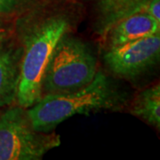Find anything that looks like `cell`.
Masks as SVG:
<instances>
[{
  "label": "cell",
  "instance_id": "cell-1",
  "mask_svg": "<svg viewBox=\"0 0 160 160\" xmlns=\"http://www.w3.org/2000/svg\"><path fill=\"white\" fill-rule=\"evenodd\" d=\"M78 21V9L49 0L40 1L16 17L13 31L22 50L17 105L29 109L41 99L47 62L59 40L73 31Z\"/></svg>",
  "mask_w": 160,
  "mask_h": 160
},
{
  "label": "cell",
  "instance_id": "cell-2",
  "mask_svg": "<svg viewBox=\"0 0 160 160\" xmlns=\"http://www.w3.org/2000/svg\"><path fill=\"white\" fill-rule=\"evenodd\" d=\"M130 101L127 92L98 70L93 80L85 87L68 93L44 95L28 112L36 130L49 132L73 116L118 112L128 107Z\"/></svg>",
  "mask_w": 160,
  "mask_h": 160
},
{
  "label": "cell",
  "instance_id": "cell-3",
  "mask_svg": "<svg viewBox=\"0 0 160 160\" xmlns=\"http://www.w3.org/2000/svg\"><path fill=\"white\" fill-rule=\"evenodd\" d=\"M97 57L90 46L73 34L63 35L52 52L41 83L42 96L79 90L97 73Z\"/></svg>",
  "mask_w": 160,
  "mask_h": 160
},
{
  "label": "cell",
  "instance_id": "cell-4",
  "mask_svg": "<svg viewBox=\"0 0 160 160\" xmlns=\"http://www.w3.org/2000/svg\"><path fill=\"white\" fill-rule=\"evenodd\" d=\"M60 145L56 132L35 129L26 108L16 104L0 116V160L42 159Z\"/></svg>",
  "mask_w": 160,
  "mask_h": 160
},
{
  "label": "cell",
  "instance_id": "cell-5",
  "mask_svg": "<svg viewBox=\"0 0 160 160\" xmlns=\"http://www.w3.org/2000/svg\"><path fill=\"white\" fill-rule=\"evenodd\" d=\"M160 58V33L125 45L105 48L103 61L113 76L135 81L155 68Z\"/></svg>",
  "mask_w": 160,
  "mask_h": 160
},
{
  "label": "cell",
  "instance_id": "cell-6",
  "mask_svg": "<svg viewBox=\"0 0 160 160\" xmlns=\"http://www.w3.org/2000/svg\"><path fill=\"white\" fill-rule=\"evenodd\" d=\"M160 33V23L146 12L141 11L115 23L104 36L105 48L125 45Z\"/></svg>",
  "mask_w": 160,
  "mask_h": 160
},
{
  "label": "cell",
  "instance_id": "cell-7",
  "mask_svg": "<svg viewBox=\"0 0 160 160\" xmlns=\"http://www.w3.org/2000/svg\"><path fill=\"white\" fill-rule=\"evenodd\" d=\"M0 47V109L16 103L22 50L15 40Z\"/></svg>",
  "mask_w": 160,
  "mask_h": 160
},
{
  "label": "cell",
  "instance_id": "cell-8",
  "mask_svg": "<svg viewBox=\"0 0 160 160\" xmlns=\"http://www.w3.org/2000/svg\"><path fill=\"white\" fill-rule=\"evenodd\" d=\"M94 12L93 29L104 38L115 23L137 12H145L149 0H90Z\"/></svg>",
  "mask_w": 160,
  "mask_h": 160
},
{
  "label": "cell",
  "instance_id": "cell-9",
  "mask_svg": "<svg viewBox=\"0 0 160 160\" xmlns=\"http://www.w3.org/2000/svg\"><path fill=\"white\" fill-rule=\"evenodd\" d=\"M129 113L153 126L160 128V86L148 87L138 92L128 104Z\"/></svg>",
  "mask_w": 160,
  "mask_h": 160
},
{
  "label": "cell",
  "instance_id": "cell-10",
  "mask_svg": "<svg viewBox=\"0 0 160 160\" xmlns=\"http://www.w3.org/2000/svg\"><path fill=\"white\" fill-rule=\"evenodd\" d=\"M42 0H0V17H17Z\"/></svg>",
  "mask_w": 160,
  "mask_h": 160
},
{
  "label": "cell",
  "instance_id": "cell-11",
  "mask_svg": "<svg viewBox=\"0 0 160 160\" xmlns=\"http://www.w3.org/2000/svg\"><path fill=\"white\" fill-rule=\"evenodd\" d=\"M145 12L160 23V0H149L145 6Z\"/></svg>",
  "mask_w": 160,
  "mask_h": 160
},
{
  "label": "cell",
  "instance_id": "cell-12",
  "mask_svg": "<svg viewBox=\"0 0 160 160\" xmlns=\"http://www.w3.org/2000/svg\"><path fill=\"white\" fill-rule=\"evenodd\" d=\"M4 18L5 17H0V47L8 40L12 34V31L13 30L12 29L11 25L6 22Z\"/></svg>",
  "mask_w": 160,
  "mask_h": 160
}]
</instances>
